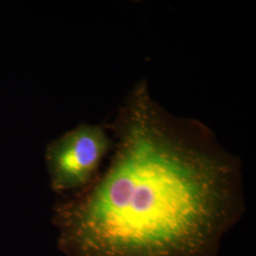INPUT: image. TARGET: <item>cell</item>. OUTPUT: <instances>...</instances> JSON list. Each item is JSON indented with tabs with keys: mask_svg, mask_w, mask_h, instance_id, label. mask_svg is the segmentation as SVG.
Segmentation results:
<instances>
[{
	"mask_svg": "<svg viewBox=\"0 0 256 256\" xmlns=\"http://www.w3.org/2000/svg\"><path fill=\"white\" fill-rule=\"evenodd\" d=\"M108 169L55 212L68 256H216L244 206L239 164L207 132L169 118L146 84Z\"/></svg>",
	"mask_w": 256,
	"mask_h": 256,
	"instance_id": "cell-1",
	"label": "cell"
},
{
	"mask_svg": "<svg viewBox=\"0 0 256 256\" xmlns=\"http://www.w3.org/2000/svg\"><path fill=\"white\" fill-rule=\"evenodd\" d=\"M111 140L99 124H81L50 142L45 160L50 186L56 192L82 190L96 178Z\"/></svg>",
	"mask_w": 256,
	"mask_h": 256,
	"instance_id": "cell-2",
	"label": "cell"
}]
</instances>
